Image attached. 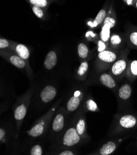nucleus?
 I'll use <instances>...</instances> for the list:
<instances>
[{
  "mask_svg": "<svg viewBox=\"0 0 137 155\" xmlns=\"http://www.w3.org/2000/svg\"><path fill=\"white\" fill-rule=\"evenodd\" d=\"M78 53L81 59H86L89 54V49L86 44L81 43L78 46Z\"/></svg>",
  "mask_w": 137,
  "mask_h": 155,
  "instance_id": "6ab92c4d",
  "label": "nucleus"
},
{
  "mask_svg": "<svg viewBox=\"0 0 137 155\" xmlns=\"http://www.w3.org/2000/svg\"><path fill=\"white\" fill-rule=\"evenodd\" d=\"M103 24H106L110 25L112 28L116 24V21L114 18L111 17H107L103 21Z\"/></svg>",
  "mask_w": 137,
  "mask_h": 155,
  "instance_id": "c85d7f7f",
  "label": "nucleus"
},
{
  "mask_svg": "<svg viewBox=\"0 0 137 155\" xmlns=\"http://www.w3.org/2000/svg\"><path fill=\"white\" fill-rule=\"evenodd\" d=\"M86 38H89L90 37L94 38L96 37V34H94L93 32H92V31H89V32H87L86 34Z\"/></svg>",
  "mask_w": 137,
  "mask_h": 155,
  "instance_id": "473e14b6",
  "label": "nucleus"
},
{
  "mask_svg": "<svg viewBox=\"0 0 137 155\" xmlns=\"http://www.w3.org/2000/svg\"><path fill=\"white\" fill-rule=\"evenodd\" d=\"M57 63V56L55 51H49L45 57L44 61V66L48 69L51 70L53 69Z\"/></svg>",
  "mask_w": 137,
  "mask_h": 155,
  "instance_id": "9d476101",
  "label": "nucleus"
},
{
  "mask_svg": "<svg viewBox=\"0 0 137 155\" xmlns=\"http://www.w3.org/2000/svg\"><path fill=\"white\" fill-rule=\"evenodd\" d=\"M127 62L124 59H119L112 66L111 73L116 77L121 76L126 71Z\"/></svg>",
  "mask_w": 137,
  "mask_h": 155,
  "instance_id": "1a4fd4ad",
  "label": "nucleus"
},
{
  "mask_svg": "<svg viewBox=\"0 0 137 155\" xmlns=\"http://www.w3.org/2000/svg\"><path fill=\"white\" fill-rule=\"evenodd\" d=\"M57 106L58 104H55L48 112H47L44 116H41L34 124L33 126L29 130L26 132L28 135L35 138L42 135L48 127Z\"/></svg>",
  "mask_w": 137,
  "mask_h": 155,
  "instance_id": "f03ea898",
  "label": "nucleus"
},
{
  "mask_svg": "<svg viewBox=\"0 0 137 155\" xmlns=\"http://www.w3.org/2000/svg\"><path fill=\"white\" fill-rule=\"evenodd\" d=\"M98 58L101 61L105 63H112L116 59L117 55L112 51L104 50L98 53Z\"/></svg>",
  "mask_w": 137,
  "mask_h": 155,
  "instance_id": "ddd939ff",
  "label": "nucleus"
},
{
  "mask_svg": "<svg viewBox=\"0 0 137 155\" xmlns=\"http://www.w3.org/2000/svg\"><path fill=\"white\" fill-rule=\"evenodd\" d=\"M86 108L89 111L97 112L99 111L97 104L92 99H88L86 102Z\"/></svg>",
  "mask_w": 137,
  "mask_h": 155,
  "instance_id": "412c9836",
  "label": "nucleus"
},
{
  "mask_svg": "<svg viewBox=\"0 0 137 155\" xmlns=\"http://www.w3.org/2000/svg\"><path fill=\"white\" fill-rule=\"evenodd\" d=\"M30 154L31 155H42V149L39 145H34L31 150H30Z\"/></svg>",
  "mask_w": 137,
  "mask_h": 155,
  "instance_id": "5701e85b",
  "label": "nucleus"
},
{
  "mask_svg": "<svg viewBox=\"0 0 137 155\" xmlns=\"http://www.w3.org/2000/svg\"><path fill=\"white\" fill-rule=\"evenodd\" d=\"M30 2L33 6L40 8H44L48 5L47 0H30Z\"/></svg>",
  "mask_w": 137,
  "mask_h": 155,
  "instance_id": "b1692460",
  "label": "nucleus"
},
{
  "mask_svg": "<svg viewBox=\"0 0 137 155\" xmlns=\"http://www.w3.org/2000/svg\"><path fill=\"white\" fill-rule=\"evenodd\" d=\"M132 92V87L128 84H125L119 88L118 90V96L121 100H127L130 98Z\"/></svg>",
  "mask_w": 137,
  "mask_h": 155,
  "instance_id": "2eb2a0df",
  "label": "nucleus"
},
{
  "mask_svg": "<svg viewBox=\"0 0 137 155\" xmlns=\"http://www.w3.org/2000/svg\"><path fill=\"white\" fill-rule=\"evenodd\" d=\"M58 154L59 155H74L75 154L72 151L65 150V151H63L62 152H60V153H58Z\"/></svg>",
  "mask_w": 137,
  "mask_h": 155,
  "instance_id": "2f4dec72",
  "label": "nucleus"
},
{
  "mask_svg": "<svg viewBox=\"0 0 137 155\" xmlns=\"http://www.w3.org/2000/svg\"><path fill=\"white\" fill-rule=\"evenodd\" d=\"M137 124L136 118L131 114H126L120 117L119 120V126L125 129H132Z\"/></svg>",
  "mask_w": 137,
  "mask_h": 155,
  "instance_id": "423d86ee",
  "label": "nucleus"
},
{
  "mask_svg": "<svg viewBox=\"0 0 137 155\" xmlns=\"http://www.w3.org/2000/svg\"><path fill=\"white\" fill-rule=\"evenodd\" d=\"M129 39L132 45L137 46V32H133L130 34Z\"/></svg>",
  "mask_w": 137,
  "mask_h": 155,
  "instance_id": "cd10ccee",
  "label": "nucleus"
},
{
  "mask_svg": "<svg viewBox=\"0 0 137 155\" xmlns=\"http://www.w3.org/2000/svg\"><path fill=\"white\" fill-rule=\"evenodd\" d=\"M11 46V44L9 41L5 38H1L0 39V48L1 50L8 48Z\"/></svg>",
  "mask_w": 137,
  "mask_h": 155,
  "instance_id": "bb28decb",
  "label": "nucleus"
},
{
  "mask_svg": "<svg viewBox=\"0 0 137 155\" xmlns=\"http://www.w3.org/2000/svg\"><path fill=\"white\" fill-rule=\"evenodd\" d=\"M6 55L8 60L15 67L19 69H24L27 66L26 62L17 54H7Z\"/></svg>",
  "mask_w": 137,
  "mask_h": 155,
  "instance_id": "f8f14e48",
  "label": "nucleus"
},
{
  "mask_svg": "<svg viewBox=\"0 0 137 155\" xmlns=\"http://www.w3.org/2000/svg\"><path fill=\"white\" fill-rule=\"evenodd\" d=\"M33 92V91L32 89H30L22 97L18 98L16 103V105L14 108V116L16 122L17 132L19 131L23 120L26 114L28 107L29 106L30 101H31Z\"/></svg>",
  "mask_w": 137,
  "mask_h": 155,
  "instance_id": "f257e3e1",
  "label": "nucleus"
},
{
  "mask_svg": "<svg viewBox=\"0 0 137 155\" xmlns=\"http://www.w3.org/2000/svg\"><path fill=\"white\" fill-rule=\"evenodd\" d=\"M76 130L79 135L83 138H87L88 137L87 134V125L86 121L84 117H81L77 121L75 126Z\"/></svg>",
  "mask_w": 137,
  "mask_h": 155,
  "instance_id": "4468645a",
  "label": "nucleus"
},
{
  "mask_svg": "<svg viewBox=\"0 0 137 155\" xmlns=\"http://www.w3.org/2000/svg\"><path fill=\"white\" fill-rule=\"evenodd\" d=\"M112 27L106 24H103V25L101 28V30L100 32V38L102 41L104 42H107L110 39V33L111 28Z\"/></svg>",
  "mask_w": 137,
  "mask_h": 155,
  "instance_id": "a211bd4d",
  "label": "nucleus"
},
{
  "mask_svg": "<svg viewBox=\"0 0 137 155\" xmlns=\"http://www.w3.org/2000/svg\"><path fill=\"white\" fill-rule=\"evenodd\" d=\"M11 49L15 51V53L22 59H23L25 62L29 59L30 51L25 45L14 43V45L13 43V45H11Z\"/></svg>",
  "mask_w": 137,
  "mask_h": 155,
  "instance_id": "0eeeda50",
  "label": "nucleus"
},
{
  "mask_svg": "<svg viewBox=\"0 0 137 155\" xmlns=\"http://www.w3.org/2000/svg\"><path fill=\"white\" fill-rule=\"evenodd\" d=\"M81 137L78 134L75 127H70L65 133L62 138V145L67 147H71L81 141Z\"/></svg>",
  "mask_w": 137,
  "mask_h": 155,
  "instance_id": "7ed1b4c3",
  "label": "nucleus"
},
{
  "mask_svg": "<svg viewBox=\"0 0 137 155\" xmlns=\"http://www.w3.org/2000/svg\"><path fill=\"white\" fill-rule=\"evenodd\" d=\"M57 94V91L55 87L53 85H48L44 87L41 91V100L44 103H48L55 98Z\"/></svg>",
  "mask_w": 137,
  "mask_h": 155,
  "instance_id": "39448f33",
  "label": "nucleus"
},
{
  "mask_svg": "<svg viewBox=\"0 0 137 155\" xmlns=\"http://www.w3.org/2000/svg\"><path fill=\"white\" fill-rule=\"evenodd\" d=\"M136 8H137V2H136Z\"/></svg>",
  "mask_w": 137,
  "mask_h": 155,
  "instance_id": "72a5a7b5",
  "label": "nucleus"
},
{
  "mask_svg": "<svg viewBox=\"0 0 137 155\" xmlns=\"http://www.w3.org/2000/svg\"><path fill=\"white\" fill-rule=\"evenodd\" d=\"M83 96L84 94L82 90H76L67 103V110L69 112H73L76 110L83 101Z\"/></svg>",
  "mask_w": 137,
  "mask_h": 155,
  "instance_id": "20e7f679",
  "label": "nucleus"
},
{
  "mask_svg": "<svg viewBox=\"0 0 137 155\" xmlns=\"http://www.w3.org/2000/svg\"><path fill=\"white\" fill-rule=\"evenodd\" d=\"M110 41L112 45L118 46L122 43V38L119 35L114 34L110 37Z\"/></svg>",
  "mask_w": 137,
  "mask_h": 155,
  "instance_id": "393cba45",
  "label": "nucleus"
},
{
  "mask_svg": "<svg viewBox=\"0 0 137 155\" xmlns=\"http://www.w3.org/2000/svg\"><path fill=\"white\" fill-rule=\"evenodd\" d=\"M65 114L63 113V112L58 113L54 117L52 122V130L56 133L62 131L65 126Z\"/></svg>",
  "mask_w": 137,
  "mask_h": 155,
  "instance_id": "6e6552de",
  "label": "nucleus"
},
{
  "mask_svg": "<svg viewBox=\"0 0 137 155\" xmlns=\"http://www.w3.org/2000/svg\"><path fill=\"white\" fill-rule=\"evenodd\" d=\"M106 12L104 10L101 9L98 14L97 15L96 18L94 20L93 22L89 21L88 22V25L91 27L92 28H95L98 26L100 24H101L102 22H103L104 19L106 18Z\"/></svg>",
  "mask_w": 137,
  "mask_h": 155,
  "instance_id": "f3484780",
  "label": "nucleus"
},
{
  "mask_svg": "<svg viewBox=\"0 0 137 155\" xmlns=\"http://www.w3.org/2000/svg\"><path fill=\"white\" fill-rule=\"evenodd\" d=\"M5 135H6L5 130L2 127H1V129H0V140H1L2 143L3 142V139H5Z\"/></svg>",
  "mask_w": 137,
  "mask_h": 155,
  "instance_id": "7c9ffc66",
  "label": "nucleus"
},
{
  "mask_svg": "<svg viewBox=\"0 0 137 155\" xmlns=\"http://www.w3.org/2000/svg\"><path fill=\"white\" fill-rule=\"evenodd\" d=\"M32 10H33V12L35 13V14L38 18L41 19L43 18L44 12H43L42 10L41 9V8L36 6H33L32 8Z\"/></svg>",
  "mask_w": 137,
  "mask_h": 155,
  "instance_id": "a878e982",
  "label": "nucleus"
},
{
  "mask_svg": "<svg viewBox=\"0 0 137 155\" xmlns=\"http://www.w3.org/2000/svg\"><path fill=\"white\" fill-rule=\"evenodd\" d=\"M137 77V60L132 61L129 67V73L128 77L130 79H133Z\"/></svg>",
  "mask_w": 137,
  "mask_h": 155,
  "instance_id": "aec40b11",
  "label": "nucleus"
},
{
  "mask_svg": "<svg viewBox=\"0 0 137 155\" xmlns=\"http://www.w3.org/2000/svg\"><path fill=\"white\" fill-rule=\"evenodd\" d=\"M117 145L114 142L110 141L104 143L99 150V154L101 155H110L114 153L116 150Z\"/></svg>",
  "mask_w": 137,
  "mask_h": 155,
  "instance_id": "dca6fc26",
  "label": "nucleus"
},
{
  "mask_svg": "<svg viewBox=\"0 0 137 155\" xmlns=\"http://www.w3.org/2000/svg\"><path fill=\"white\" fill-rule=\"evenodd\" d=\"M88 69H89V64L87 62H86V61L83 62L78 69L77 75L81 77L84 76L87 72Z\"/></svg>",
  "mask_w": 137,
  "mask_h": 155,
  "instance_id": "4be33fe9",
  "label": "nucleus"
},
{
  "mask_svg": "<svg viewBox=\"0 0 137 155\" xmlns=\"http://www.w3.org/2000/svg\"><path fill=\"white\" fill-rule=\"evenodd\" d=\"M106 46L104 41H102L101 40L98 41V51L99 53L104 51L106 50Z\"/></svg>",
  "mask_w": 137,
  "mask_h": 155,
  "instance_id": "c756f323",
  "label": "nucleus"
},
{
  "mask_svg": "<svg viewBox=\"0 0 137 155\" xmlns=\"http://www.w3.org/2000/svg\"><path fill=\"white\" fill-rule=\"evenodd\" d=\"M99 81L104 87L113 89L116 87V83L113 77L107 73H103L100 75Z\"/></svg>",
  "mask_w": 137,
  "mask_h": 155,
  "instance_id": "9b49d317",
  "label": "nucleus"
}]
</instances>
